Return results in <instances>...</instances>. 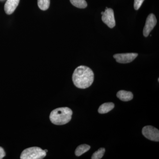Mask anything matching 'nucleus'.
Returning <instances> with one entry per match:
<instances>
[{
	"label": "nucleus",
	"mask_w": 159,
	"mask_h": 159,
	"mask_svg": "<svg viewBox=\"0 0 159 159\" xmlns=\"http://www.w3.org/2000/svg\"><path fill=\"white\" fill-rule=\"evenodd\" d=\"M94 74L88 67L80 66L75 69L72 80L75 86L81 89L88 88L94 81Z\"/></svg>",
	"instance_id": "obj_1"
},
{
	"label": "nucleus",
	"mask_w": 159,
	"mask_h": 159,
	"mask_svg": "<svg viewBox=\"0 0 159 159\" xmlns=\"http://www.w3.org/2000/svg\"><path fill=\"white\" fill-rule=\"evenodd\" d=\"M73 111L68 107H60L51 111L50 119L51 122L56 125H63L70 121Z\"/></svg>",
	"instance_id": "obj_2"
},
{
	"label": "nucleus",
	"mask_w": 159,
	"mask_h": 159,
	"mask_svg": "<svg viewBox=\"0 0 159 159\" xmlns=\"http://www.w3.org/2000/svg\"><path fill=\"white\" fill-rule=\"evenodd\" d=\"M47 152L44 150L37 147L26 148L21 154V159H41L46 156Z\"/></svg>",
	"instance_id": "obj_3"
},
{
	"label": "nucleus",
	"mask_w": 159,
	"mask_h": 159,
	"mask_svg": "<svg viewBox=\"0 0 159 159\" xmlns=\"http://www.w3.org/2000/svg\"><path fill=\"white\" fill-rule=\"evenodd\" d=\"M142 133L145 138L151 141L157 142L159 141V131L151 125H147L143 127Z\"/></svg>",
	"instance_id": "obj_4"
},
{
	"label": "nucleus",
	"mask_w": 159,
	"mask_h": 159,
	"mask_svg": "<svg viewBox=\"0 0 159 159\" xmlns=\"http://www.w3.org/2000/svg\"><path fill=\"white\" fill-rule=\"evenodd\" d=\"M102 22L110 28H113L116 26V20L113 10L111 8L106 7L105 11L102 15Z\"/></svg>",
	"instance_id": "obj_5"
},
{
	"label": "nucleus",
	"mask_w": 159,
	"mask_h": 159,
	"mask_svg": "<svg viewBox=\"0 0 159 159\" xmlns=\"http://www.w3.org/2000/svg\"><path fill=\"white\" fill-rule=\"evenodd\" d=\"M157 20L155 16L152 13L148 16L146 19V23L143 29V35L145 37H148V35L157 25Z\"/></svg>",
	"instance_id": "obj_6"
},
{
	"label": "nucleus",
	"mask_w": 159,
	"mask_h": 159,
	"mask_svg": "<svg viewBox=\"0 0 159 159\" xmlns=\"http://www.w3.org/2000/svg\"><path fill=\"white\" fill-rule=\"evenodd\" d=\"M138 56L137 53H125L115 54L113 57L117 62L128 63L133 61Z\"/></svg>",
	"instance_id": "obj_7"
},
{
	"label": "nucleus",
	"mask_w": 159,
	"mask_h": 159,
	"mask_svg": "<svg viewBox=\"0 0 159 159\" xmlns=\"http://www.w3.org/2000/svg\"><path fill=\"white\" fill-rule=\"evenodd\" d=\"M20 1V0H7L4 6V10L6 14H12L18 6Z\"/></svg>",
	"instance_id": "obj_8"
},
{
	"label": "nucleus",
	"mask_w": 159,
	"mask_h": 159,
	"mask_svg": "<svg viewBox=\"0 0 159 159\" xmlns=\"http://www.w3.org/2000/svg\"><path fill=\"white\" fill-rule=\"evenodd\" d=\"M117 97L120 100L123 101H128L133 98V94L130 92L120 90L117 93Z\"/></svg>",
	"instance_id": "obj_9"
},
{
	"label": "nucleus",
	"mask_w": 159,
	"mask_h": 159,
	"mask_svg": "<svg viewBox=\"0 0 159 159\" xmlns=\"http://www.w3.org/2000/svg\"><path fill=\"white\" fill-rule=\"evenodd\" d=\"M115 107V104L113 102H106L99 107L98 112L100 114H105L111 111Z\"/></svg>",
	"instance_id": "obj_10"
},
{
	"label": "nucleus",
	"mask_w": 159,
	"mask_h": 159,
	"mask_svg": "<svg viewBox=\"0 0 159 159\" xmlns=\"http://www.w3.org/2000/svg\"><path fill=\"white\" fill-rule=\"evenodd\" d=\"M90 148L91 147L89 145H86V144L79 145L75 150V155L77 157L80 156L84 153L88 151L90 149Z\"/></svg>",
	"instance_id": "obj_11"
},
{
	"label": "nucleus",
	"mask_w": 159,
	"mask_h": 159,
	"mask_svg": "<svg viewBox=\"0 0 159 159\" xmlns=\"http://www.w3.org/2000/svg\"><path fill=\"white\" fill-rule=\"evenodd\" d=\"M70 2L73 6L80 9H84L88 6L85 0H70Z\"/></svg>",
	"instance_id": "obj_12"
},
{
	"label": "nucleus",
	"mask_w": 159,
	"mask_h": 159,
	"mask_svg": "<svg viewBox=\"0 0 159 159\" xmlns=\"http://www.w3.org/2000/svg\"><path fill=\"white\" fill-rule=\"evenodd\" d=\"M38 5L41 10L45 11L50 7V0H38Z\"/></svg>",
	"instance_id": "obj_13"
},
{
	"label": "nucleus",
	"mask_w": 159,
	"mask_h": 159,
	"mask_svg": "<svg viewBox=\"0 0 159 159\" xmlns=\"http://www.w3.org/2000/svg\"><path fill=\"white\" fill-rule=\"evenodd\" d=\"M105 152V148H99L97 151L95 152L93 154L91 159H100L102 158V157L104 155Z\"/></svg>",
	"instance_id": "obj_14"
},
{
	"label": "nucleus",
	"mask_w": 159,
	"mask_h": 159,
	"mask_svg": "<svg viewBox=\"0 0 159 159\" xmlns=\"http://www.w3.org/2000/svg\"><path fill=\"white\" fill-rule=\"evenodd\" d=\"M144 0H134V8L135 10H138L140 9Z\"/></svg>",
	"instance_id": "obj_15"
},
{
	"label": "nucleus",
	"mask_w": 159,
	"mask_h": 159,
	"mask_svg": "<svg viewBox=\"0 0 159 159\" xmlns=\"http://www.w3.org/2000/svg\"><path fill=\"white\" fill-rule=\"evenodd\" d=\"M6 156V152L2 147H0V159L3 158Z\"/></svg>",
	"instance_id": "obj_16"
},
{
	"label": "nucleus",
	"mask_w": 159,
	"mask_h": 159,
	"mask_svg": "<svg viewBox=\"0 0 159 159\" xmlns=\"http://www.w3.org/2000/svg\"><path fill=\"white\" fill-rule=\"evenodd\" d=\"M103 13H104V11H102V12H101V14L102 15L103 14Z\"/></svg>",
	"instance_id": "obj_17"
}]
</instances>
